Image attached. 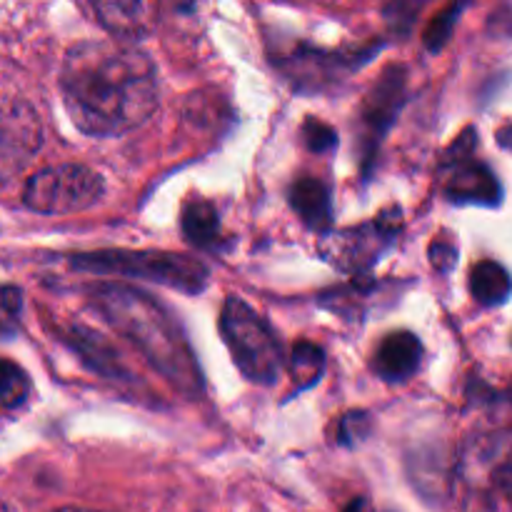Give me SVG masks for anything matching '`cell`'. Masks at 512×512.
<instances>
[{
    "label": "cell",
    "mask_w": 512,
    "mask_h": 512,
    "mask_svg": "<svg viewBox=\"0 0 512 512\" xmlns=\"http://www.w3.org/2000/svg\"><path fill=\"white\" fill-rule=\"evenodd\" d=\"M28 393L30 380L25 370H20V365H15L13 360H3L0 363V405L5 413L18 410L28 400Z\"/></svg>",
    "instance_id": "obj_17"
},
{
    "label": "cell",
    "mask_w": 512,
    "mask_h": 512,
    "mask_svg": "<svg viewBox=\"0 0 512 512\" xmlns=\"http://www.w3.org/2000/svg\"><path fill=\"white\" fill-rule=\"evenodd\" d=\"M290 205L308 228L325 230L330 225V193L318 178H298L290 185Z\"/></svg>",
    "instance_id": "obj_13"
},
{
    "label": "cell",
    "mask_w": 512,
    "mask_h": 512,
    "mask_svg": "<svg viewBox=\"0 0 512 512\" xmlns=\"http://www.w3.org/2000/svg\"><path fill=\"white\" fill-rule=\"evenodd\" d=\"M70 265L90 275L150 280L180 293L195 295L208 285V268L198 258L165 250H95L70 255Z\"/></svg>",
    "instance_id": "obj_3"
},
{
    "label": "cell",
    "mask_w": 512,
    "mask_h": 512,
    "mask_svg": "<svg viewBox=\"0 0 512 512\" xmlns=\"http://www.w3.org/2000/svg\"><path fill=\"white\" fill-rule=\"evenodd\" d=\"M183 233L188 238V243H193L195 248L205 250H218L220 248V235H223V225H220V215L215 210V205L210 200L193 198L185 203L183 218Z\"/></svg>",
    "instance_id": "obj_14"
},
{
    "label": "cell",
    "mask_w": 512,
    "mask_h": 512,
    "mask_svg": "<svg viewBox=\"0 0 512 512\" xmlns=\"http://www.w3.org/2000/svg\"><path fill=\"white\" fill-rule=\"evenodd\" d=\"M423 360V345L408 330L390 333L383 343L378 345L373 358L375 375H380L388 383H403L410 380L420 368Z\"/></svg>",
    "instance_id": "obj_12"
},
{
    "label": "cell",
    "mask_w": 512,
    "mask_h": 512,
    "mask_svg": "<svg viewBox=\"0 0 512 512\" xmlns=\"http://www.w3.org/2000/svg\"><path fill=\"white\" fill-rule=\"evenodd\" d=\"M60 93L75 128L113 138L140 128L160 105L153 60L120 40H85L68 50Z\"/></svg>",
    "instance_id": "obj_1"
},
{
    "label": "cell",
    "mask_w": 512,
    "mask_h": 512,
    "mask_svg": "<svg viewBox=\"0 0 512 512\" xmlns=\"http://www.w3.org/2000/svg\"><path fill=\"white\" fill-rule=\"evenodd\" d=\"M470 293L480 305H500L512 293V278L508 270L495 260H480L470 273Z\"/></svg>",
    "instance_id": "obj_15"
},
{
    "label": "cell",
    "mask_w": 512,
    "mask_h": 512,
    "mask_svg": "<svg viewBox=\"0 0 512 512\" xmlns=\"http://www.w3.org/2000/svg\"><path fill=\"white\" fill-rule=\"evenodd\" d=\"M425 3H430V0H390L388 5L390 23L405 30L415 18H418V13L425 8Z\"/></svg>",
    "instance_id": "obj_20"
},
{
    "label": "cell",
    "mask_w": 512,
    "mask_h": 512,
    "mask_svg": "<svg viewBox=\"0 0 512 512\" xmlns=\"http://www.w3.org/2000/svg\"><path fill=\"white\" fill-rule=\"evenodd\" d=\"M95 18L118 40H140L158 20V0H90Z\"/></svg>",
    "instance_id": "obj_11"
},
{
    "label": "cell",
    "mask_w": 512,
    "mask_h": 512,
    "mask_svg": "<svg viewBox=\"0 0 512 512\" xmlns=\"http://www.w3.org/2000/svg\"><path fill=\"white\" fill-rule=\"evenodd\" d=\"M458 480L465 512H512V433L470 438Z\"/></svg>",
    "instance_id": "obj_4"
},
{
    "label": "cell",
    "mask_w": 512,
    "mask_h": 512,
    "mask_svg": "<svg viewBox=\"0 0 512 512\" xmlns=\"http://www.w3.org/2000/svg\"><path fill=\"white\" fill-rule=\"evenodd\" d=\"M43 148V125L25 100H5L0 125V175L13 180Z\"/></svg>",
    "instance_id": "obj_9"
},
{
    "label": "cell",
    "mask_w": 512,
    "mask_h": 512,
    "mask_svg": "<svg viewBox=\"0 0 512 512\" xmlns=\"http://www.w3.org/2000/svg\"><path fill=\"white\" fill-rule=\"evenodd\" d=\"M103 193L105 183L95 170L78 163L50 165L28 178L23 205L40 215H70L93 208Z\"/></svg>",
    "instance_id": "obj_6"
},
{
    "label": "cell",
    "mask_w": 512,
    "mask_h": 512,
    "mask_svg": "<svg viewBox=\"0 0 512 512\" xmlns=\"http://www.w3.org/2000/svg\"><path fill=\"white\" fill-rule=\"evenodd\" d=\"M448 248V243H445V240H435L433 243V248H430V255H433V265L438 270H450V265H453V255H455V250L450 248V250H445Z\"/></svg>",
    "instance_id": "obj_21"
},
{
    "label": "cell",
    "mask_w": 512,
    "mask_h": 512,
    "mask_svg": "<svg viewBox=\"0 0 512 512\" xmlns=\"http://www.w3.org/2000/svg\"><path fill=\"white\" fill-rule=\"evenodd\" d=\"M90 300L113 330L135 345L145 363L188 398L203 395V373L183 328L163 303L133 285L100 283L90 288Z\"/></svg>",
    "instance_id": "obj_2"
},
{
    "label": "cell",
    "mask_w": 512,
    "mask_h": 512,
    "mask_svg": "<svg viewBox=\"0 0 512 512\" xmlns=\"http://www.w3.org/2000/svg\"><path fill=\"white\" fill-rule=\"evenodd\" d=\"M53 512H105V510H90V508H75V505H70V508H58Z\"/></svg>",
    "instance_id": "obj_22"
},
{
    "label": "cell",
    "mask_w": 512,
    "mask_h": 512,
    "mask_svg": "<svg viewBox=\"0 0 512 512\" xmlns=\"http://www.w3.org/2000/svg\"><path fill=\"white\" fill-rule=\"evenodd\" d=\"M400 230V213L378 215L373 223L355 225V228L340 230V233L325 235L320 243V253L328 263H333L345 273H360L375 265V260L393 245Z\"/></svg>",
    "instance_id": "obj_7"
},
{
    "label": "cell",
    "mask_w": 512,
    "mask_h": 512,
    "mask_svg": "<svg viewBox=\"0 0 512 512\" xmlns=\"http://www.w3.org/2000/svg\"><path fill=\"white\" fill-rule=\"evenodd\" d=\"M20 308H23V295L13 285H5L3 298H0V313H3V335L8 338L13 333V325L18 323Z\"/></svg>",
    "instance_id": "obj_19"
},
{
    "label": "cell",
    "mask_w": 512,
    "mask_h": 512,
    "mask_svg": "<svg viewBox=\"0 0 512 512\" xmlns=\"http://www.w3.org/2000/svg\"><path fill=\"white\" fill-rule=\"evenodd\" d=\"M303 138L313 153H328V150L335 148L333 128H328V125L320 123V120H315V118L305 120Z\"/></svg>",
    "instance_id": "obj_18"
},
{
    "label": "cell",
    "mask_w": 512,
    "mask_h": 512,
    "mask_svg": "<svg viewBox=\"0 0 512 512\" xmlns=\"http://www.w3.org/2000/svg\"><path fill=\"white\" fill-rule=\"evenodd\" d=\"M220 333L240 373L258 385H273L285 365L283 343L268 320L245 300L230 295L220 313Z\"/></svg>",
    "instance_id": "obj_5"
},
{
    "label": "cell",
    "mask_w": 512,
    "mask_h": 512,
    "mask_svg": "<svg viewBox=\"0 0 512 512\" xmlns=\"http://www.w3.org/2000/svg\"><path fill=\"white\" fill-rule=\"evenodd\" d=\"M440 188L453 203L495 205L500 200V185L485 163L475 158L473 133H465L453 143L440 163Z\"/></svg>",
    "instance_id": "obj_8"
},
{
    "label": "cell",
    "mask_w": 512,
    "mask_h": 512,
    "mask_svg": "<svg viewBox=\"0 0 512 512\" xmlns=\"http://www.w3.org/2000/svg\"><path fill=\"white\" fill-rule=\"evenodd\" d=\"M400 105H403V75H385L383 83H378L360 110V153L365 168L375 160L383 135L393 125Z\"/></svg>",
    "instance_id": "obj_10"
},
{
    "label": "cell",
    "mask_w": 512,
    "mask_h": 512,
    "mask_svg": "<svg viewBox=\"0 0 512 512\" xmlns=\"http://www.w3.org/2000/svg\"><path fill=\"white\" fill-rule=\"evenodd\" d=\"M325 355L323 350L315 343H308V340H300L293 348V355L288 360L290 375H293L295 388H310L313 383H318V378L323 375Z\"/></svg>",
    "instance_id": "obj_16"
}]
</instances>
